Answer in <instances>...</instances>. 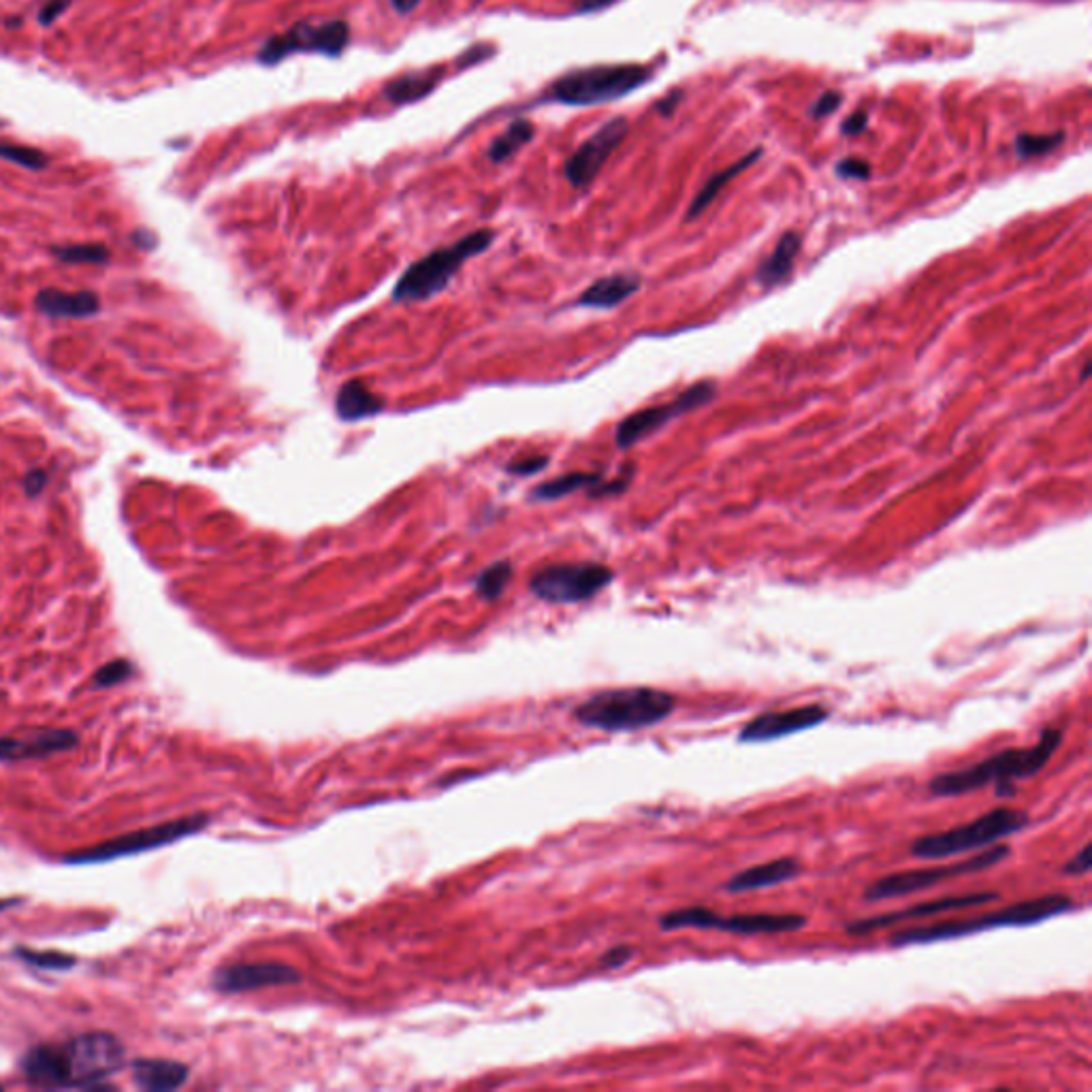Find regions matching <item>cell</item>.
<instances>
[{
    "instance_id": "1",
    "label": "cell",
    "mask_w": 1092,
    "mask_h": 1092,
    "mask_svg": "<svg viewBox=\"0 0 1092 1092\" xmlns=\"http://www.w3.org/2000/svg\"><path fill=\"white\" fill-rule=\"evenodd\" d=\"M122 1042L111 1033H83L62 1046H37L22 1060L30 1084L41 1088H92L124 1065Z\"/></svg>"
},
{
    "instance_id": "2",
    "label": "cell",
    "mask_w": 1092,
    "mask_h": 1092,
    "mask_svg": "<svg viewBox=\"0 0 1092 1092\" xmlns=\"http://www.w3.org/2000/svg\"><path fill=\"white\" fill-rule=\"evenodd\" d=\"M1060 743H1063V730L1046 727L1031 747L1003 749V752L988 755L986 760L960 768V771L934 775L929 782V792L934 798H954L994 783L996 796H1014V783L1042 773L1058 752Z\"/></svg>"
},
{
    "instance_id": "3",
    "label": "cell",
    "mask_w": 1092,
    "mask_h": 1092,
    "mask_svg": "<svg viewBox=\"0 0 1092 1092\" xmlns=\"http://www.w3.org/2000/svg\"><path fill=\"white\" fill-rule=\"evenodd\" d=\"M1074 899L1067 894H1046V897L1028 899L1014 902L1010 907L986 911L973 918L943 920L929 924V927H913L894 932L890 937L892 948H907V945H927L937 941H950L969 937L975 932L996 930V929H1016V927H1035L1056 915L1069 913L1074 909Z\"/></svg>"
},
{
    "instance_id": "4",
    "label": "cell",
    "mask_w": 1092,
    "mask_h": 1092,
    "mask_svg": "<svg viewBox=\"0 0 1092 1092\" xmlns=\"http://www.w3.org/2000/svg\"><path fill=\"white\" fill-rule=\"evenodd\" d=\"M677 709L670 692L655 688H623L591 695L576 706L575 720L602 732H634L658 725Z\"/></svg>"
},
{
    "instance_id": "5",
    "label": "cell",
    "mask_w": 1092,
    "mask_h": 1092,
    "mask_svg": "<svg viewBox=\"0 0 1092 1092\" xmlns=\"http://www.w3.org/2000/svg\"><path fill=\"white\" fill-rule=\"evenodd\" d=\"M653 77V71L634 62L572 69L559 75L543 95L545 103L589 107L632 95Z\"/></svg>"
},
{
    "instance_id": "6",
    "label": "cell",
    "mask_w": 1092,
    "mask_h": 1092,
    "mask_svg": "<svg viewBox=\"0 0 1092 1092\" xmlns=\"http://www.w3.org/2000/svg\"><path fill=\"white\" fill-rule=\"evenodd\" d=\"M495 242V231L491 228H478V231L461 237L459 242L433 250L428 256L414 261L399 276L393 288V301L398 304H414V301H429L449 288L457 272L465 261L487 252Z\"/></svg>"
},
{
    "instance_id": "7",
    "label": "cell",
    "mask_w": 1092,
    "mask_h": 1092,
    "mask_svg": "<svg viewBox=\"0 0 1092 1092\" xmlns=\"http://www.w3.org/2000/svg\"><path fill=\"white\" fill-rule=\"evenodd\" d=\"M1028 813L1022 809L996 807L988 813L975 817L966 824L954 826L950 830L934 832V835L918 837L911 843L909 851L918 860H943L952 856H962L969 851H980L996 845L1005 837H1012L1028 826Z\"/></svg>"
},
{
    "instance_id": "8",
    "label": "cell",
    "mask_w": 1092,
    "mask_h": 1092,
    "mask_svg": "<svg viewBox=\"0 0 1092 1092\" xmlns=\"http://www.w3.org/2000/svg\"><path fill=\"white\" fill-rule=\"evenodd\" d=\"M1010 854H1012L1010 845L996 843L992 847L980 849V854H975L971 858H964L960 862H952V865L890 872V875H883L877 881L869 883L865 894H862V899H865L867 902H881V900L911 897V894L930 890V888L937 886V883H943V881L964 877V875H973V872L990 871L992 867L1001 865V862Z\"/></svg>"
},
{
    "instance_id": "9",
    "label": "cell",
    "mask_w": 1092,
    "mask_h": 1092,
    "mask_svg": "<svg viewBox=\"0 0 1092 1092\" xmlns=\"http://www.w3.org/2000/svg\"><path fill=\"white\" fill-rule=\"evenodd\" d=\"M662 930H720L741 937H760V934H785L798 932L807 927V915L800 913H734L723 915L706 907H685L660 915Z\"/></svg>"
},
{
    "instance_id": "10",
    "label": "cell",
    "mask_w": 1092,
    "mask_h": 1092,
    "mask_svg": "<svg viewBox=\"0 0 1092 1092\" xmlns=\"http://www.w3.org/2000/svg\"><path fill=\"white\" fill-rule=\"evenodd\" d=\"M350 44V28L344 19H327V22H314V19H301L280 35L269 37L261 49L256 51V60L265 67H276L293 54H320L327 58H339Z\"/></svg>"
},
{
    "instance_id": "11",
    "label": "cell",
    "mask_w": 1092,
    "mask_h": 1092,
    "mask_svg": "<svg viewBox=\"0 0 1092 1092\" xmlns=\"http://www.w3.org/2000/svg\"><path fill=\"white\" fill-rule=\"evenodd\" d=\"M207 824H210V817L205 813L189 815L175 821H164V824L129 832V835L105 841V843L71 851V854L65 856V862L67 865H101V862H111L118 858L143 854V851L171 845L175 841L196 835V832H201Z\"/></svg>"
},
{
    "instance_id": "12",
    "label": "cell",
    "mask_w": 1092,
    "mask_h": 1092,
    "mask_svg": "<svg viewBox=\"0 0 1092 1092\" xmlns=\"http://www.w3.org/2000/svg\"><path fill=\"white\" fill-rule=\"evenodd\" d=\"M615 572L598 561H566L538 570L529 580V591L548 605H578L605 591Z\"/></svg>"
},
{
    "instance_id": "13",
    "label": "cell",
    "mask_w": 1092,
    "mask_h": 1092,
    "mask_svg": "<svg viewBox=\"0 0 1092 1092\" xmlns=\"http://www.w3.org/2000/svg\"><path fill=\"white\" fill-rule=\"evenodd\" d=\"M717 395V387L713 380H702L692 384L690 389H685L679 398H674L670 403L664 405H651L626 416L615 429V442L619 449H630V446L649 438L651 433L660 431L664 425L679 419L683 414H690L694 410L702 408V405L711 403Z\"/></svg>"
},
{
    "instance_id": "14",
    "label": "cell",
    "mask_w": 1092,
    "mask_h": 1092,
    "mask_svg": "<svg viewBox=\"0 0 1092 1092\" xmlns=\"http://www.w3.org/2000/svg\"><path fill=\"white\" fill-rule=\"evenodd\" d=\"M628 133H630V124L623 116H617L608 120L606 124H602L591 137H587L568 156V161L564 164L566 180L575 186V189H587V186L598 178V173L610 159V154L626 141Z\"/></svg>"
},
{
    "instance_id": "15",
    "label": "cell",
    "mask_w": 1092,
    "mask_h": 1092,
    "mask_svg": "<svg viewBox=\"0 0 1092 1092\" xmlns=\"http://www.w3.org/2000/svg\"><path fill=\"white\" fill-rule=\"evenodd\" d=\"M994 900H998V894H996V892L950 894V897H941V899H934V900L911 904V907H907V909H899V911H890V913H879V915H872V918L851 920V922L845 924V930H847L849 934H856V937H862V934L877 932V930L894 927V924H902V922H907V920L934 918V915H941V913H950V911H959V909H971V907H982V904H990V902H994Z\"/></svg>"
},
{
    "instance_id": "16",
    "label": "cell",
    "mask_w": 1092,
    "mask_h": 1092,
    "mask_svg": "<svg viewBox=\"0 0 1092 1092\" xmlns=\"http://www.w3.org/2000/svg\"><path fill=\"white\" fill-rule=\"evenodd\" d=\"M830 717V711L824 704H805L796 706V709L787 711H771L753 717L752 722H747L741 732H738V741L741 743H766L777 741L789 734L811 730L819 723H824Z\"/></svg>"
},
{
    "instance_id": "17",
    "label": "cell",
    "mask_w": 1092,
    "mask_h": 1092,
    "mask_svg": "<svg viewBox=\"0 0 1092 1092\" xmlns=\"http://www.w3.org/2000/svg\"><path fill=\"white\" fill-rule=\"evenodd\" d=\"M301 973L284 962H237L214 973V988L224 994H242L258 988L297 984Z\"/></svg>"
},
{
    "instance_id": "18",
    "label": "cell",
    "mask_w": 1092,
    "mask_h": 1092,
    "mask_svg": "<svg viewBox=\"0 0 1092 1092\" xmlns=\"http://www.w3.org/2000/svg\"><path fill=\"white\" fill-rule=\"evenodd\" d=\"M77 745V734L60 727H37L26 734L0 738V762L41 760Z\"/></svg>"
},
{
    "instance_id": "19",
    "label": "cell",
    "mask_w": 1092,
    "mask_h": 1092,
    "mask_svg": "<svg viewBox=\"0 0 1092 1092\" xmlns=\"http://www.w3.org/2000/svg\"><path fill=\"white\" fill-rule=\"evenodd\" d=\"M800 872H803V867H800V862L796 858H777L771 862H764V865H755V867H749L741 872H736L730 879H727L722 890L727 894H745V892H753V890H764V888H775V886H782V883L787 881H794L796 877H800Z\"/></svg>"
},
{
    "instance_id": "20",
    "label": "cell",
    "mask_w": 1092,
    "mask_h": 1092,
    "mask_svg": "<svg viewBox=\"0 0 1092 1092\" xmlns=\"http://www.w3.org/2000/svg\"><path fill=\"white\" fill-rule=\"evenodd\" d=\"M35 306L49 318H90L101 310V301L92 290L67 293L58 288H44L35 297Z\"/></svg>"
},
{
    "instance_id": "21",
    "label": "cell",
    "mask_w": 1092,
    "mask_h": 1092,
    "mask_svg": "<svg viewBox=\"0 0 1092 1092\" xmlns=\"http://www.w3.org/2000/svg\"><path fill=\"white\" fill-rule=\"evenodd\" d=\"M446 69L444 67H428L401 73L395 79H391L387 86L382 88V95L391 105H410V103H419L425 97H429L431 92L438 88V83L444 79Z\"/></svg>"
},
{
    "instance_id": "22",
    "label": "cell",
    "mask_w": 1092,
    "mask_h": 1092,
    "mask_svg": "<svg viewBox=\"0 0 1092 1092\" xmlns=\"http://www.w3.org/2000/svg\"><path fill=\"white\" fill-rule=\"evenodd\" d=\"M134 1086L152 1092L178 1090L189 1079V1067L178 1060L162 1058H139L133 1063Z\"/></svg>"
},
{
    "instance_id": "23",
    "label": "cell",
    "mask_w": 1092,
    "mask_h": 1092,
    "mask_svg": "<svg viewBox=\"0 0 1092 1092\" xmlns=\"http://www.w3.org/2000/svg\"><path fill=\"white\" fill-rule=\"evenodd\" d=\"M640 290V278L634 274H612L606 278L596 280L594 284L585 288L576 299L578 308H591V310H612L621 306L623 301L636 295Z\"/></svg>"
},
{
    "instance_id": "24",
    "label": "cell",
    "mask_w": 1092,
    "mask_h": 1092,
    "mask_svg": "<svg viewBox=\"0 0 1092 1092\" xmlns=\"http://www.w3.org/2000/svg\"><path fill=\"white\" fill-rule=\"evenodd\" d=\"M382 410L384 399L378 398L376 393H371V389L363 380H346L336 395V412L339 421L344 423L373 419Z\"/></svg>"
},
{
    "instance_id": "25",
    "label": "cell",
    "mask_w": 1092,
    "mask_h": 1092,
    "mask_svg": "<svg viewBox=\"0 0 1092 1092\" xmlns=\"http://www.w3.org/2000/svg\"><path fill=\"white\" fill-rule=\"evenodd\" d=\"M800 246H803V237H800L796 231H787L779 237L773 252L764 258L760 267H757L755 272L757 284L762 288H775L779 284H783L789 274H792Z\"/></svg>"
},
{
    "instance_id": "26",
    "label": "cell",
    "mask_w": 1092,
    "mask_h": 1092,
    "mask_svg": "<svg viewBox=\"0 0 1092 1092\" xmlns=\"http://www.w3.org/2000/svg\"><path fill=\"white\" fill-rule=\"evenodd\" d=\"M762 152H764L762 148H755L749 154H745L741 161H736L734 164L727 166V169L717 171L715 175H711V178L706 180V184L698 191V194L694 196V201H692L690 210H688V216H685V222H692L694 218H698L706 210V207H709L717 199V194H720L725 189L727 182H732L736 175H741L747 169V166H752V164L760 161Z\"/></svg>"
},
{
    "instance_id": "27",
    "label": "cell",
    "mask_w": 1092,
    "mask_h": 1092,
    "mask_svg": "<svg viewBox=\"0 0 1092 1092\" xmlns=\"http://www.w3.org/2000/svg\"><path fill=\"white\" fill-rule=\"evenodd\" d=\"M536 134V127L529 120L525 118H516L511 124H508V129L495 137L488 145L487 156L488 161L493 164H502L506 161H511L515 154L521 152L525 145L534 139Z\"/></svg>"
},
{
    "instance_id": "28",
    "label": "cell",
    "mask_w": 1092,
    "mask_h": 1092,
    "mask_svg": "<svg viewBox=\"0 0 1092 1092\" xmlns=\"http://www.w3.org/2000/svg\"><path fill=\"white\" fill-rule=\"evenodd\" d=\"M605 478L602 474H591V472H570L564 476H557L553 481H546L543 485H538L532 493H529V499H534V502H553V499H561L570 493H576V491H591L596 485H600Z\"/></svg>"
},
{
    "instance_id": "29",
    "label": "cell",
    "mask_w": 1092,
    "mask_h": 1092,
    "mask_svg": "<svg viewBox=\"0 0 1092 1092\" xmlns=\"http://www.w3.org/2000/svg\"><path fill=\"white\" fill-rule=\"evenodd\" d=\"M515 575V568L508 559L502 561H495L488 568H485L481 575L474 578V591L478 598H483L487 602H493L499 596L504 594L506 587L511 585Z\"/></svg>"
},
{
    "instance_id": "30",
    "label": "cell",
    "mask_w": 1092,
    "mask_h": 1092,
    "mask_svg": "<svg viewBox=\"0 0 1092 1092\" xmlns=\"http://www.w3.org/2000/svg\"><path fill=\"white\" fill-rule=\"evenodd\" d=\"M1065 141V133L1063 131H1054V133H1046V134H1031V133H1022L1016 137V154L1020 156V159L1028 161V159H1039V156H1048L1052 154L1058 145H1063Z\"/></svg>"
},
{
    "instance_id": "31",
    "label": "cell",
    "mask_w": 1092,
    "mask_h": 1092,
    "mask_svg": "<svg viewBox=\"0 0 1092 1092\" xmlns=\"http://www.w3.org/2000/svg\"><path fill=\"white\" fill-rule=\"evenodd\" d=\"M62 263L73 265H105L109 261V250L103 244H75V246H56L51 250Z\"/></svg>"
},
{
    "instance_id": "32",
    "label": "cell",
    "mask_w": 1092,
    "mask_h": 1092,
    "mask_svg": "<svg viewBox=\"0 0 1092 1092\" xmlns=\"http://www.w3.org/2000/svg\"><path fill=\"white\" fill-rule=\"evenodd\" d=\"M0 159L24 166V169L30 171H41L49 164L45 152L30 148V145H17V143H0Z\"/></svg>"
},
{
    "instance_id": "33",
    "label": "cell",
    "mask_w": 1092,
    "mask_h": 1092,
    "mask_svg": "<svg viewBox=\"0 0 1092 1092\" xmlns=\"http://www.w3.org/2000/svg\"><path fill=\"white\" fill-rule=\"evenodd\" d=\"M17 956L22 959L24 962L37 966L41 971H67L71 966H75V959L67 954H58V952H39V950H26V948H19Z\"/></svg>"
},
{
    "instance_id": "34",
    "label": "cell",
    "mask_w": 1092,
    "mask_h": 1092,
    "mask_svg": "<svg viewBox=\"0 0 1092 1092\" xmlns=\"http://www.w3.org/2000/svg\"><path fill=\"white\" fill-rule=\"evenodd\" d=\"M131 674H133V665L127 660H116L103 665V668L95 674V679H92V685H95L97 690L111 688V685L127 681Z\"/></svg>"
},
{
    "instance_id": "35",
    "label": "cell",
    "mask_w": 1092,
    "mask_h": 1092,
    "mask_svg": "<svg viewBox=\"0 0 1092 1092\" xmlns=\"http://www.w3.org/2000/svg\"><path fill=\"white\" fill-rule=\"evenodd\" d=\"M548 457L546 455H527V457H516L511 463H508L504 470L513 476H534L540 470H545L548 465Z\"/></svg>"
},
{
    "instance_id": "36",
    "label": "cell",
    "mask_w": 1092,
    "mask_h": 1092,
    "mask_svg": "<svg viewBox=\"0 0 1092 1092\" xmlns=\"http://www.w3.org/2000/svg\"><path fill=\"white\" fill-rule=\"evenodd\" d=\"M835 171L839 178L843 180H869L871 178V164L856 156H847V159L839 161Z\"/></svg>"
},
{
    "instance_id": "37",
    "label": "cell",
    "mask_w": 1092,
    "mask_h": 1092,
    "mask_svg": "<svg viewBox=\"0 0 1092 1092\" xmlns=\"http://www.w3.org/2000/svg\"><path fill=\"white\" fill-rule=\"evenodd\" d=\"M841 103H843V95H841L839 90H828L821 95L815 103L813 107H811V118L813 120H824L828 116H832L839 107Z\"/></svg>"
},
{
    "instance_id": "38",
    "label": "cell",
    "mask_w": 1092,
    "mask_h": 1092,
    "mask_svg": "<svg viewBox=\"0 0 1092 1092\" xmlns=\"http://www.w3.org/2000/svg\"><path fill=\"white\" fill-rule=\"evenodd\" d=\"M1090 856H1092V847H1090V843H1086V845L1081 847V849L1077 851V854H1076L1074 858H1071V860L1067 862V865L1063 867V875H1086V872H1088L1090 867H1092Z\"/></svg>"
},
{
    "instance_id": "39",
    "label": "cell",
    "mask_w": 1092,
    "mask_h": 1092,
    "mask_svg": "<svg viewBox=\"0 0 1092 1092\" xmlns=\"http://www.w3.org/2000/svg\"><path fill=\"white\" fill-rule=\"evenodd\" d=\"M71 0H47V3L39 9V22L41 26H51L56 19L67 12Z\"/></svg>"
},
{
    "instance_id": "40",
    "label": "cell",
    "mask_w": 1092,
    "mask_h": 1092,
    "mask_svg": "<svg viewBox=\"0 0 1092 1092\" xmlns=\"http://www.w3.org/2000/svg\"><path fill=\"white\" fill-rule=\"evenodd\" d=\"M869 127V111L867 109H858L851 113V116L845 118L843 127H841V133L845 134V137H858L867 131Z\"/></svg>"
},
{
    "instance_id": "41",
    "label": "cell",
    "mask_w": 1092,
    "mask_h": 1092,
    "mask_svg": "<svg viewBox=\"0 0 1092 1092\" xmlns=\"http://www.w3.org/2000/svg\"><path fill=\"white\" fill-rule=\"evenodd\" d=\"M632 959H634V950L630 945H617V948H612L602 956V966H606V969H619V966L628 964Z\"/></svg>"
},
{
    "instance_id": "42",
    "label": "cell",
    "mask_w": 1092,
    "mask_h": 1092,
    "mask_svg": "<svg viewBox=\"0 0 1092 1092\" xmlns=\"http://www.w3.org/2000/svg\"><path fill=\"white\" fill-rule=\"evenodd\" d=\"M683 97H685L683 90H679V88L672 90V92H668V95H665L662 101H658V105H655V109H658L664 118H670L672 113H674V109L679 107V103L683 101Z\"/></svg>"
},
{
    "instance_id": "43",
    "label": "cell",
    "mask_w": 1092,
    "mask_h": 1092,
    "mask_svg": "<svg viewBox=\"0 0 1092 1092\" xmlns=\"http://www.w3.org/2000/svg\"><path fill=\"white\" fill-rule=\"evenodd\" d=\"M617 0H575V14L578 15H587V14H598L602 9L612 7Z\"/></svg>"
},
{
    "instance_id": "44",
    "label": "cell",
    "mask_w": 1092,
    "mask_h": 1092,
    "mask_svg": "<svg viewBox=\"0 0 1092 1092\" xmlns=\"http://www.w3.org/2000/svg\"><path fill=\"white\" fill-rule=\"evenodd\" d=\"M45 483H47V474H45L44 470H33V472H30V474L26 476V481H24L26 493H28V495L41 493V491H44Z\"/></svg>"
},
{
    "instance_id": "45",
    "label": "cell",
    "mask_w": 1092,
    "mask_h": 1092,
    "mask_svg": "<svg viewBox=\"0 0 1092 1092\" xmlns=\"http://www.w3.org/2000/svg\"><path fill=\"white\" fill-rule=\"evenodd\" d=\"M421 5V0H391V7L398 12L399 15H408L412 14L416 7Z\"/></svg>"
},
{
    "instance_id": "46",
    "label": "cell",
    "mask_w": 1092,
    "mask_h": 1092,
    "mask_svg": "<svg viewBox=\"0 0 1092 1092\" xmlns=\"http://www.w3.org/2000/svg\"><path fill=\"white\" fill-rule=\"evenodd\" d=\"M133 239H134V244H139L143 250H150L156 244V237L150 231H137L133 235Z\"/></svg>"
},
{
    "instance_id": "47",
    "label": "cell",
    "mask_w": 1092,
    "mask_h": 1092,
    "mask_svg": "<svg viewBox=\"0 0 1092 1092\" xmlns=\"http://www.w3.org/2000/svg\"><path fill=\"white\" fill-rule=\"evenodd\" d=\"M5 907H9V902H3V900H0V909H5Z\"/></svg>"
}]
</instances>
